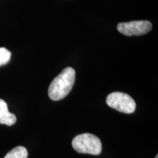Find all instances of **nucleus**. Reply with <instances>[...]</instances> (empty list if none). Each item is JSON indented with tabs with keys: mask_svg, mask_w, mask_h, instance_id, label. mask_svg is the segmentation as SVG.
<instances>
[{
	"mask_svg": "<svg viewBox=\"0 0 158 158\" xmlns=\"http://www.w3.org/2000/svg\"><path fill=\"white\" fill-rule=\"evenodd\" d=\"M106 103L109 107L124 114L133 113L136 108L135 100L129 94L119 92L108 94L106 98Z\"/></svg>",
	"mask_w": 158,
	"mask_h": 158,
	"instance_id": "7ed1b4c3",
	"label": "nucleus"
},
{
	"mask_svg": "<svg viewBox=\"0 0 158 158\" xmlns=\"http://www.w3.org/2000/svg\"><path fill=\"white\" fill-rule=\"evenodd\" d=\"M73 148L77 152L98 155L102 152L100 139L91 133H83L76 135L72 141Z\"/></svg>",
	"mask_w": 158,
	"mask_h": 158,
	"instance_id": "f03ea898",
	"label": "nucleus"
},
{
	"mask_svg": "<svg viewBox=\"0 0 158 158\" xmlns=\"http://www.w3.org/2000/svg\"><path fill=\"white\" fill-rule=\"evenodd\" d=\"M16 122V116L8 110L7 104L0 99V124L7 126L13 125Z\"/></svg>",
	"mask_w": 158,
	"mask_h": 158,
	"instance_id": "39448f33",
	"label": "nucleus"
},
{
	"mask_svg": "<svg viewBox=\"0 0 158 158\" xmlns=\"http://www.w3.org/2000/svg\"><path fill=\"white\" fill-rule=\"evenodd\" d=\"M28 157V152L27 149L24 147L22 146H19V147H15L9 152L4 158H27Z\"/></svg>",
	"mask_w": 158,
	"mask_h": 158,
	"instance_id": "423d86ee",
	"label": "nucleus"
},
{
	"mask_svg": "<svg viewBox=\"0 0 158 158\" xmlns=\"http://www.w3.org/2000/svg\"><path fill=\"white\" fill-rule=\"evenodd\" d=\"M76 80V71L73 68H64L51 83L48 96L54 101L62 100L72 90Z\"/></svg>",
	"mask_w": 158,
	"mask_h": 158,
	"instance_id": "f257e3e1",
	"label": "nucleus"
},
{
	"mask_svg": "<svg viewBox=\"0 0 158 158\" xmlns=\"http://www.w3.org/2000/svg\"><path fill=\"white\" fill-rule=\"evenodd\" d=\"M152 23L149 21H133L130 22L119 23L117 30L126 36H140L151 31Z\"/></svg>",
	"mask_w": 158,
	"mask_h": 158,
	"instance_id": "20e7f679",
	"label": "nucleus"
},
{
	"mask_svg": "<svg viewBox=\"0 0 158 158\" xmlns=\"http://www.w3.org/2000/svg\"><path fill=\"white\" fill-rule=\"evenodd\" d=\"M155 158H158V155H156V157H155Z\"/></svg>",
	"mask_w": 158,
	"mask_h": 158,
	"instance_id": "6e6552de",
	"label": "nucleus"
},
{
	"mask_svg": "<svg viewBox=\"0 0 158 158\" xmlns=\"http://www.w3.org/2000/svg\"><path fill=\"white\" fill-rule=\"evenodd\" d=\"M11 53L5 48H0V67L7 64L10 60Z\"/></svg>",
	"mask_w": 158,
	"mask_h": 158,
	"instance_id": "0eeeda50",
	"label": "nucleus"
}]
</instances>
